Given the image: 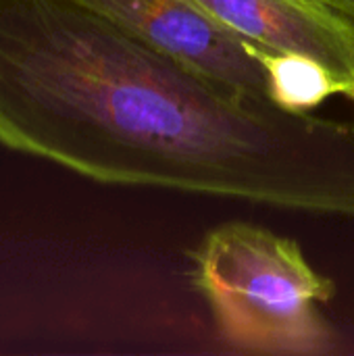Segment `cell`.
Returning <instances> with one entry per match:
<instances>
[{
	"mask_svg": "<svg viewBox=\"0 0 354 356\" xmlns=\"http://www.w3.org/2000/svg\"><path fill=\"white\" fill-rule=\"evenodd\" d=\"M0 144L83 177L354 217V131L257 102L81 0H0Z\"/></svg>",
	"mask_w": 354,
	"mask_h": 356,
	"instance_id": "cell-1",
	"label": "cell"
},
{
	"mask_svg": "<svg viewBox=\"0 0 354 356\" xmlns=\"http://www.w3.org/2000/svg\"><path fill=\"white\" fill-rule=\"evenodd\" d=\"M192 277L232 348L319 355L334 344L323 315L334 284L309 265L290 238L242 221L223 223L198 246Z\"/></svg>",
	"mask_w": 354,
	"mask_h": 356,
	"instance_id": "cell-2",
	"label": "cell"
},
{
	"mask_svg": "<svg viewBox=\"0 0 354 356\" xmlns=\"http://www.w3.org/2000/svg\"><path fill=\"white\" fill-rule=\"evenodd\" d=\"M323 8H330L332 13L340 15L342 19L351 21L354 25V0H311Z\"/></svg>",
	"mask_w": 354,
	"mask_h": 356,
	"instance_id": "cell-6",
	"label": "cell"
},
{
	"mask_svg": "<svg viewBox=\"0 0 354 356\" xmlns=\"http://www.w3.org/2000/svg\"><path fill=\"white\" fill-rule=\"evenodd\" d=\"M242 42L267 54L317 60L354 102V25L311 0H194Z\"/></svg>",
	"mask_w": 354,
	"mask_h": 356,
	"instance_id": "cell-4",
	"label": "cell"
},
{
	"mask_svg": "<svg viewBox=\"0 0 354 356\" xmlns=\"http://www.w3.org/2000/svg\"><path fill=\"white\" fill-rule=\"evenodd\" d=\"M146 46L257 102L273 104L267 71L252 46L194 0H81Z\"/></svg>",
	"mask_w": 354,
	"mask_h": 356,
	"instance_id": "cell-3",
	"label": "cell"
},
{
	"mask_svg": "<svg viewBox=\"0 0 354 356\" xmlns=\"http://www.w3.org/2000/svg\"><path fill=\"white\" fill-rule=\"evenodd\" d=\"M267 71L269 94L275 106L292 113H311L330 96L340 94L336 79L325 67L307 56L259 52Z\"/></svg>",
	"mask_w": 354,
	"mask_h": 356,
	"instance_id": "cell-5",
	"label": "cell"
},
{
	"mask_svg": "<svg viewBox=\"0 0 354 356\" xmlns=\"http://www.w3.org/2000/svg\"><path fill=\"white\" fill-rule=\"evenodd\" d=\"M351 127H353V131H354V121H353V125H351Z\"/></svg>",
	"mask_w": 354,
	"mask_h": 356,
	"instance_id": "cell-7",
	"label": "cell"
}]
</instances>
